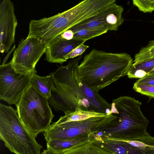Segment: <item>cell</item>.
<instances>
[{"label": "cell", "instance_id": "obj_3", "mask_svg": "<svg viewBox=\"0 0 154 154\" xmlns=\"http://www.w3.org/2000/svg\"><path fill=\"white\" fill-rule=\"evenodd\" d=\"M110 114L116 117L97 133L102 137L118 140H129L147 135L149 122L140 109L142 103L130 96H124L113 100Z\"/></svg>", "mask_w": 154, "mask_h": 154}, {"label": "cell", "instance_id": "obj_5", "mask_svg": "<svg viewBox=\"0 0 154 154\" xmlns=\"http://www.w3.org/2000/svg\"><path fill=\"white\" fill-rule=\"evenodd\" d=\"M18 116L27 130L35 137L50 127L54 116L48 98L30 85L16 106Z\"/></svg>", "mask_w": 154, "mask_h": 154}, {"label": "cell", "instance_id": "obj_27", "mask_svg": "<svg viewBox=\"0 0 154 154\" xmlns=\"http://www.w3.org/2000/svg\"><path fill=\"white\" fill-rule=\"evenodd\" d=\"M41 154H55L48 149H44Z\"/></svg>", "mask_w": 154, "mask_h": 154}, {"label": "cell", "instance_id": "obj_8", "mask_svg": "<svg viewBox=\"0 0 154 154\" xmlns=\"http://www.w3.org/2000/svg\"><path fill=\"white\" fill-rule=\"evenodd\" d=\"M46 45L41 40L27 37L19 42L11 60L15 72L27 75L37 71L35 66L42 55L45 53Z\"/></svg>", "mask_w": 154, "mask_h": 154}, {"label": "cell", "instance_id": "obj_25", "mask_svg": "<svg viewBox=\"0 0 154 154\" xmlns=\"http://www.w3.org/2000/svg\"><path fill=\"white\" fill-rule=\"evenodd\" d=\"M136 82L154 86V76L147 75L139 79Z\"/></svg>", "mask_w": 154, "mask_h": 154}, {"label": "cell", "instance_id": "obj_12", "mask_svg": "<svg viewBox=\"0 0 154 154\" xmlns=\"http://www.w3.org/2000/svg\"><path fill=\"white\" fill-rule=\"evenodd\" d=\"M55 154H112L96 143L91 139Z\"/></svg>", "mask_w": 154, "mask_h": 154}, {"label": "cell", "instance_id": "obj_1", "mask_svg": "<svg viewBox=\"0 0 154 154\" xmlns=\"http://www.w3.org/2000/svg\"><path fill=\"white\" fill-rule=\"evenodd\" d=\"M79 56L69 61L65 66H61L53 76L54 86L67 103L70 111L78 108L86 111L110 115L111 103L98 93L93 91L81 80L78 71Z\"/></svg>", "mask_w": 154, "mask_h": 154}, {"label": "cell", "instance_id": "obj_18", "mask_svg": "<svg viewBox=\"0 0 154 154\" xmlns=\"http://www.w3.org/2000/svg\"><path fill=\"white\" fill-rule=\"evenodd\" d=\"M124 8L121 5L108 14L105 17V20L108 30H117L119 27L123 23L124 19L122 16Z\"/></svg>", "mask_w": 154, "mask_h": 154}, {"label": "cell", "instance_id": "obj_4", "mask_svg": "<svg viewBox=\"0 0 154 154\" xmlns=\"http://www.w3.org/2000/svg\"><path fill=\"white\" fill-rule=\"evenodd\" d=\"M0 138L15 154H41L42 146L23 125L12 107L0 104Z\"/></svg>", "mask_w": 154, "mask_h": 154}, {"label": "cell", "instance_id": "obj_9", "mask_svg": "<svg viewBox=\"0 0 154 154\" xmlns=\"http://www.w3.org/2000/svg\"><path fill=\"white\" fill-rule=\"evenodd\" d=\"M97 143L112 154H154V137L149 133L126 140L100 137Z\"/></svg>", "mask_w": 154, "mask_h": 154}, {"label": "cell", "instance_id": "obj_15", "mask_svg": "<svg viewBox=\"0 0 154 154\" xmlns=\"http://www.w3.org/2000/svg\"><path fill=\"white\" fill-rule=\"evenodd\" d=\"M65 115L61 116L59 120L54 122L56 124H61L68 122L85 120L92 117L104 116L106 114L93 111H86L76 108L75 111L64 112Z\"/></svg>", "mask_w": 154, "mask_h": 154}, {"label": "cell", "instance_id": "obj_21", "mask_svg": "<svg viewBox=\"0 0 154 154\" xmlns=\"http://www.w3.org/2000/svg\"><path fill=\"white\" fill-rule=\"evenodd\" d=\"M108 31L104 29H81L73 32V39L81 40L85 42L88 39L105 34Z\"/></svg>", "mask_w": 154, "mask_h": 154}, {"label": "cell", "instance_id": "obj_28", "mask_svg": "<svg viewBox=\"0 0 154 154\" xmlns=\"http://www.w3.org/2000/svg\"><path fill=\"white\" fill-rule=\"evenodd\" d=\"M147 75L154 76V69L148 73Z\"/></svg>", "mask_w": 154, "mask_h": 154}, {"label": "cell", "instance_id": "obj_17", "mask_svg": "<svg viewBox=\"0 0 154 154\" xmlns=\"http://www.w3.org/2000/svg\"><path fill=\"white\" fill-rule=\"evenodd\" d=\"M154 69V58L135 65H132L127 75L130 79L142 78Z\"/></svg>", "mask_w": 154, "mask_h": 154}, {"label": "cell", "instance_id": "obj_14", "mask_svg": "<svg viewBox=\"0 0 154 154\" xmlns=\"http://www.w3.org/2000/svg\"><path fill=\"white\" fill-rule=\"evenodd\" d=\"M30 84L48 99L50 97L52 90L55 86L53 78L51 73L49 75L43 77L38 75L36 73L34 74L32 77Z\"/></svg>", "mask_w": 154, "mask_h": 154}, {"label": "cell", "instance_id": "obj_24", "mask_svg": "<svg viewBox=\"0 0 154 154\" xmlns=\"http://www.w3.org/2000/svg\"><path fill=\"white\" fill-rule=\"evenodd\" d=\"M89 46L82 44L78 46L70 53L67 54L65 57V59L67 60L68 59L74 58L75 57L81 55L82 54L89 48Z\"/></svg>", "mask_w": 154, "mask_h": 154}, {"label": "cell", "instance_id": "obj_20", "mask_svg": "<svg viewBox=\"0 0 154 154\" xmlns=\"http://www.w3.org/2000/svg\"><path fill=\"white\" fill-rule=\"evenodd\" d=\"M154 58V44L141 48L134 56L132 65H135Z\"/></svg>", "mask_w": 154, "mask_h": 154}, {"label": "cell", "instance_id": "obj_10", "mask_svg": "<svg viewBox=\"0 0 154 154\" xmlns=\"http://www.w3.org/2000/svg\"><path fill=\"white\" fill-rule=\"evenodd\" d=\"M17 22L14 5L10 0H3L0 4V51L8 53L14 43Z\"/></svg>", "mask_w": 154, "mask_h": 154}, {"label": "cell", "instance_id": "obj_6", "mask_svg": "<svg viewBox=\"0 0 154 154\" xmlns=\"http://www.w3.org/2000/svg\"><path fill=\"white\" fill-rule=\"evenodd\" d=\"M116 117L111 114L61 124H56L54 122L43 134L46 142L52 140H68L84 136L91 138L94 135Z\"/></svg>", "mask_w": 154, "mask_h": 154}, {"label": "cell", "instance_id": "obj_26", "mask_svg": "<svg viewBox=\"0 0 154 154\" xmlns=\"http://www.w3.org/2000/svg\"><path fill=\"white\" fill-rule=\"evenodd\" d=\"M73 36V32L69 29H68L54 38H61L69 40L72 39Z\"/></svg>", "mask_w": 154, "mask_h": 154}, {"label": "cell", "instance_id": "obj_19", "mask_svg": "<svg viewBox=\"0 0 154 154\" xmlns=\"http://www.w3.org/2000/svg\"><path fill=\"white\" fill-rule=\"evenodd\" d=\"M48 101L49 104L56 111H70L67 103L55 86L52 90L51 96L48 99Z\"/></svg>", "mask_w": 154, "mask_h": 154}, {"label": "cell", "instance_id": "obj_23", "mask_svg": "<svg viewBox=\"0 0 154 154\" xmlns=\"http://www.w3.org/2000/svg\"><path fill=\"white\" fill-rule=\"evenodd\" d=\"M133 3L139 10L144 13H151L154 11V0H133Z\"/></svg>", "mask_w": 154, "mask_h": 154}, {"label": "cell", "instance_id": "obj_7", "mask_svg": "<svg viewBox=\"0 0 154 154\" xmlns=\"http://www.w3.org/2000/svg\"><path fill=\"white\" fill-rule=\"evenodd\" d=\"M37 71L27 75L16 72L11 62L0 66V99L16 106L30 86L32 76Z\"/></svg>", "mask_w": 154, "mask_h": 154}, {"label": "cell", "instance_id": "obj_13", "mask_svg": "<svg viewBox=\"0 0 154 154\" xmlns=\"http://www.w3.org/2000/svg\"><path fill=\"white\" fill-rule=\"evenodd\" d=\"M91 139L88 136H84L68 140H56L47 142V148L55 154L61 152L71 147Z\"/></svg>", "mask_w": 154, "mask_h": 154}, {"label": "cell", "instance_id": "obj_16", "mask_svg": "<svg viewBox=\"0 0 154 154\" xmlns=\"http://www.w3.org/2000/svg\"><path fill=\"white\" fill-rule=\"evenodd\" d=\"M112 9L103 15L99 16L88 22L84 23H79L72 27L69 29L74 32L78 30L83 29H104L108 30L105 20V17L109 13L116 9L119 6Z\"/></svg>", "mask_w": 154, "mask_h": 154}, {"label": "cell", "instance_id": "obj_11", "mask_svg": "<svg viewBox=\"0 0 154 154\" xmlns=\"http://www.w3.org/2000/svg\"><path fill=\"white\" fill-rule=\"evenodd\" d=\"M85 42L81 40L54 38L46 45V60L50 63L62 64L67 61L65 57L67 54Z\"/></svg>", "mask_w": 154, "mask_h": 154}, {"label": "cell", "instance_id": "obj_2", "mask_svg": "<svg viewBox=\"0 0 154 154\" xmlns=\"http://www.w3.org/2000/svg\"><path fill=\"white\" fill-rule=\"evenodd\" d=\"M133 63L127 53H113L92 49L78 66L81 80L93 91L110 85L127 75Z\"/></svg>", "mask_w": 154, "mask_h": 154}, {"label": "cell", "instance_id": "obj_29", "mask_svg": "<svg viewBox=\"0 0 154 154\" xmlns=\"http://www.w3.org/2000/svg\"><path fill=\"white\" fill-rule=\"evenodd\" d=\"M152 22L153 23H154V21H152Z\"/></svg>", "mask_w": 154, "mask_h": 154}, {"label": "cell", "instance_id": "obj_22", "mask_svg": "<svg viewBox=\"0 0 154 154\" xmlns=\"http://www.w3.org/2000/svg\"><path fill=\"white\" fill-rule=\"evenodd\" d=\"M133 89L136 92L154 98V86L135 82Z\"/></svg>", "mask_w": 154, "mask_h": 154}]
</instances>
